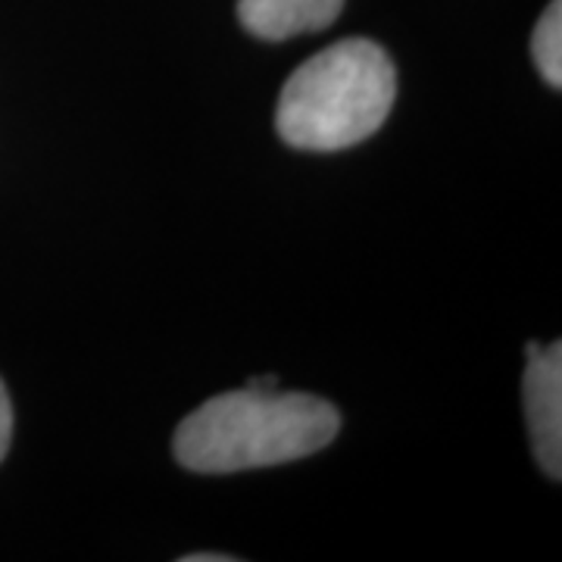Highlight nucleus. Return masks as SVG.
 <instances>
[{
	"label": "nucleus",
	"mask_w": 562,
	"mask_h": 562,
	"mask_svg": "<svg viewBox=\"0 0 562 562\" xmlns=\"http://www.w3.org/2000/svg\"><path fill=\"white\" fill-rule=\"evenodd\" d=\"M341 416L313 394H284L272 382H250L220 394L181 422L176 460L191 472H241L313 457L335 441Z\"/></svg>",
	"instance_id": "1"
},
{
	"label": "nucleus",
	"mask_w": 562,
	"mask_h": 562,
	"mask_svg": "<svg viewBox=\"0 0 562 562\" xmlns=\"http://www.w3.org/2000/svg\"><path fill=\"white\" fill-rule=\"evenodd\" d=\"M531 57L541 69L543 81L550 88H560L562 85V3L553 0L543 16L535 25V35H531Z\"/></svg>",
	"instance_id": "5"
},
{
	"label": "nucleus",
	"mask_w": 562,
	"mask_h": 562,
	"mask_svg": "<svg viewBox=\"0 0 562 562\" xmlns=\"http://www.w3.org/2000/svg\"><path fill=\"white\" fill-rule=\"evenodd\" d=\"M528 435L538 462L550 479L562 472V347H528V366L522 379Z\"/></svg>",
	"instance_id": "3"
},
{
	"label": "nucleus",
	"mask_w": 562,
	"mask_h": 562,
	"mask_svg": "<svg viewBox=\"0 0 562 562\" xmlns=\"http://www.w3.org/2000/svg\"><path fill=\"white\" fill-rule=\"evenodd\" d=\"M397 98L394 63L375 41L347 38L284 81L279 135L301 150H344L375 135Z\"/></svg>",
	"instance_id": "2"
},
{
	"label": "nucleus",
	"mask_w": 562,
	"mask_h": 562,
	"mask_svg": "<svg viewBox=\"0 0 562 562\" xmlns=\"http://www.w3.org/2000/svg\"><path fill=\"white\" fill-rule=\"evenodd\" d=\"M344 0H238L241 25L262 41L322 32L341 16Z\"/></svg>",
	"instance_id": "4"
},
{
	"label": "nucleus",
	"mask_w": 562,
	"mask_h": 562,
	"mask_svg": "<svg viewBox=\"0 0 562 562\" xmlns=\"http://www.w3.org/2000/svg\"><path fill=\"white\" fill-rule=\"evenodd\" d=\"M10 438H13V406H10V397H7V387L0 382V462L10 450Z\"/></svg>",
	"instance_id": "6"
}]
</instances>
